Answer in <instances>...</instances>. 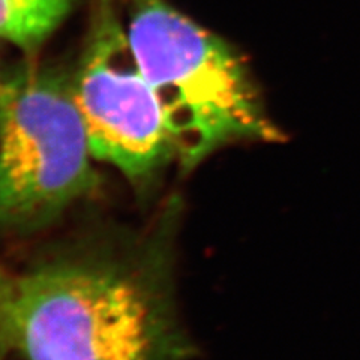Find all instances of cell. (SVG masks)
Listing matches in <instances>:
<instances>
[{"instance_id": "cell-1", "label": "cell", "mask_w": 360, "mask_h": 360, "mask_svg": "<svg viewBox=\"0 0 360 360\" xmlns=\"http://www.w3.org/2000/svg\"><path fill=\"white\" fill-rule=\"evenodd\" d=\"M173 341L160 297L120 267H0V360H170Z\"/></svg>"}, {"instance_id": "cell-2", "label": "cell", "mask_w": 360, "mask_h": 360, "mask_svg": "<svg viewBox=\"0 0 360 360\" xmlns=\"http://www.w3.org/2000/svg\"><path fill=\"white\" fill-rule=\"evenodd\" d=\"M125 26L185 170L222 146L279 139L245 62L224 39L165 0H125Z\"/></svg>"}, {"instance_id": "cell-3", "label": "cell", "mask_w": 360, "mask_h": 360, "mask_svg": "<svg viewBox=\"0 0 360 360\" xmlns=\"http://www.w3.org/2000/svg\"><path fill=\"white\" fill-rule=\"evenodd\" d=\"M72 80L25 68L0 84V224L38 229L96 185Z\"/></svg>"}, {"instance_id": "cell-4", "label": "cell", "mask_w": 360, "mask_h": 360, "mask_svg": "<svg viewBox=\"0 0 360 360\" xmlns=\"http://www.w3.org/2000/svg\"><path fill=\"white\" fill-rule=\"evenodd\" d=\"M72 92L95 160L141 179L179 156L176 134L141 71L116 0L92 2Z\"/></svg>"}, {"instance_id": "cell-5", "label": "cell", "mask_w": 360, "mask_h": 360, "mask_svg": "<svg viewBox=\"0 0 360 360\" xmlns=\"http://www.w3.org/2000/svg\"><path fill=\"white\" fill-rule=\"evenodd\" d=\"M75 0H0V38L37 49L70 14Z\"/></svg>"}]
</instances>
